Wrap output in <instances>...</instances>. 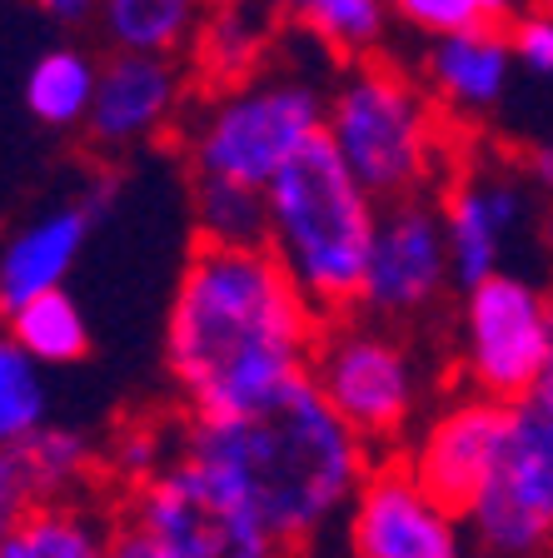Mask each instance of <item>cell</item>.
Returning a JSON list of instances; mask_svg holds the SVG:
<instances>
[{
	"label": "cell",
	"instance_id": "cell-1",
	"mask_svg": "<svg viewBox=\"0 0 553 558\" xmlns=\"http://www.w3.org/2000/svg\"><path fill=\"white\" fill-rule=\"evenodd\" d=\"M324 314L269 250L195 244L165 319V364L190 418H230L310 369Z\"/></svg>",
	"mask_w": 553,
	"mask_h": 558
},
{
	"label": "cell",
	"instance_id": "cell-2",
	"mask_svg": "<svg viewBox=\"0 0 553 558\" xmlns=\"http://www.w3.org/2000/svg\"><path fill=\"white\" fill-rule=\"evenodd\" d=\"M184 453L219 469L254 504L285 554L354 509L374 469V449L314 389L310 369L230 418H190Z\"/></svg>",
	"mask_w": 553,
	"mask_h": 558
},
{
	"label": "cell",
	"instance_id": "cell-3",
	"mask_svg": "<svg viewBox=\"0 0 553 558\" xmlns=\"http://www.w3.org/2000/svg\"><path fill=\"white\" fill-rule=\"evenodd\" d=\"M269 205V255L279 259L294 290L324 314L339 319L364 304V275L380 230V199L345 170L329 140H310L275 185L265 190Z\"/></svg>",
	"mask_w": 553,
	"mask_h": 558
},
{
	"label": "cell",
	"instance_id": "cell-4",
	"mask_svg": "<svg viewBox=\"0 0 553 558\" xmlns=\"http://www.w3.org/2000/svg\"><path fill=\"white\" fill-rule=\"evenodd\" d=\"M324 140L380 205L414 199L434 174L438 125L424 90L389 60H354L339 75L324 110Z\"/></svg>",
	"mask_w": 553,
	"mask_h": 558
},
{
	"label": "cell",
	"instance_id": "cell-5",
	"mask_svg": "<svg viewBox=\"0 0 553 558\" xmlns=\"http://www.w3.org/2000/svg\"><path fill=\"white\" fill-rule=\"evenodd\" d=\"M329 100L320 85L294 75H265V81L230 85L205 105V116L190 130V170L195 180L240 185L265 195L275 174L294 155L324 135Z\"/></svg>",
	"mask_w": 553,
	"mask_h": 558
},
{
	"label": "cell",
	"instance_id": "cell-6",
	"mask_svg": "<svg viewBox=\"0 0 553 558\" xmlns=\"http://www.w3.org/2000/svg\"><path fill=\"white\" fill-rule=\"evenodd\" d=\"M120 523L145 534L165 558H285V544L265 529L254 504L190 453L151 484L130 488Z\"/></svg>",
	"mask_w": 553,
	"mask_h": 558
},
{
	"label": "cell",
	"instance_id": "cell-7",
	"mask_svg": "<svg viewBox=\"0 0 553 558\" xmlns=\"http://www.w3.org/2000/svg\"><path fill=\"white\" fill-rule=\"evenodd\" d=\"M479 558H543L553 548V395L508 404L504 449L484 499L464 519Z\"/></svg>",
	"mask_w": 553,
	"mask_h": 558
},
{
	"label": "cell",
	"instance_id": "cell-8",
	"mask_svg": "<svg viewBox=\"0 0 553 558\" xmlns=\"http://www.w3.org/2000/svg\"><path fill=\"white\" fill-rule=\"evenodd\" d=\"M310 379L369 449L399 444L419 409V369L409 349L389 329L349 314L324 319V335L310 354Z\"/></svg>",
	"mask_w": 553,
	"mask_h": 558
},
{
	"label": "cell",
	"instance_id": "cell-9",
	"mask_svg": "<svg viewBox=\"0 0 553 558\" xmlns=\"http://www.w3.org/2000/svg\"><path fill=\"white\" fill-rule=\"evenodd\" d=\"M464 379L479 399L519 404L539 389L553 349V304L519 275H494L464 290Z\"/></svg>",
	"mask_w": 553,
	"mask_h": 558
},
{
	"label": "cell",
	"instance_id": "cell-10",
	"mask_svg": "<svg viewBox=\"0 0 553 558\" xmlns=\"http://www.w3.org/2000/svg\"><path fill=\"white\" fill-rule=\"evenodd\" d=\"M354 558H469V529L434 494L419 488L404 459H374L354 509H349Z\"/></svg>",
	"mask_w": 553,
	"mask_h": 558
},
{
	"label": "cell",
	"instance_id": "cell-11",
	"mask_svg": "<svg viewBox=\"0 0 553 558\" xmlns=\"http://www.w3.org/2000/svg\"><path fill=\"white\" fill-rule=\"evenodd\" d=\"M504 424L508 404H494V399L479 395L454 399L414 434V444L404 449V464H409V474L419 478L424 494H434L449 513L469 519V509L484 499L489 478H494L498 449H504Z\"/></svg>",
	"mask_w": 553,
	"mask_h": 558
},
{
	"label": "cell",
	"instance_id": "cell-12",
	"mask_svg": "<svg viewBox=\"0 0 553 558\" xmlns=\"http://www.w3.org/2000/svg\"><path fill=\"white\" fill-rule=\"evenodd\" d=\"M454 279L449 265V230L444 209H434L424 195L380 205L374 255L364 275V304L380 314H414Z\"/></svg>",
	"mask_w": 553,
	"mask_h": 558
},
{
	"label": "cell",
	"instance_id": "cell-13",
	"mask_svg": "<svg viewBox=\"0 0 553 558\" xmlns=\"http://www.w3.org/2000/svg\"><path fill=\"white\" fill-rule=\"evenodd\" d=\"M529 215V195L504 170H464L444 199V230H449V265L464 290L504 275V234L519 230Z\"/></svg>",
	"mask_w": 553,
	"mask_h": 558
},
{
	"label": "cell",
	"instance_id": "cell-14",
	"mask_svg": "<svg viewBox=\"0 0 553 558\" xmlns=\"http://www.w3.org/2000/svg\"><path fill=\"white\" fill-rule=\"evenodd\" d=\"M175 105H180V65L175 56H125L120 50L110 65H100L91 105V135L100 145H135L151 140L155 130L170 125Z\"/></svg>",
	"mask_w": 553,
	"mask_h": 558
},
{
	"label": "cell",
	"instance_id": "cell-15",
	"mask_svg": "<svg viewBox=\"0 0 553 558\" xmlns=\"http://www.w3.org/2000/svg\"><path fill=\"white\" fill-rule=\"evenodd\" d=\"M95 225V199L91 205H60L25 230L11 234V244L0 250V310L11 314L21 304L56 294L65 284L70 265L81 259L85 234Z\"/></svg>",
	"mask_w": 553,
	"mask_h": 558
},
{
	"label": "cell",
	"instance_id": "cell-16",
	"mask_svg": "<svg viewBox=\"0 0 553 558\" xmlns=\"http://www.w3.org/2000/svg\"><path fill=\"white\" fill-rule=\"evenodd\" d=\"M514 75V46L498 25H473L459 35H438L424 50V81L459 116H484L504 100Z\"/></svg>",
	"mask_w": 553,
	"mask_h": 558
},
{
	"label": "cell",
	"instance_id": "cell-17",
	"mask_svg": "<svg viewBox=\"0 0 553 558\" xmlns=\"http://www.w3.org/2000/svg\"><path fill=\"white\" fill-rule=\"evenodd\" d=\"M110 544L116 523L75 499H50L25 513L21 529L0 544V558H110Z\"/></svg>",
	"mask_w": 553,
	"mask_h": 558
},
{
	"label": "cell",
	"instance_id": "cell-18",
	"mask_svg": "<svg viewBox=\"0 0 553 558\" xmlns=\"http://www.w3.org/2000/svg\"><path fill=\"white\" fill-rule=\"evenodd\" d=\"M200 0H100L105 35L125 56H175L200 31Z\"/></svg>",
	"mask_w": 553,
	"mask_h": 558
},
{
	"label": "cell",
	"instance_id": "cell-19",
	"mask_svg": "<svg viewBox=\"0 0 553 558\" xmlns=\"http://www.w3.org/2000/svg\"><path fill=\"white\" fill-rule=\"evenodd\" d=\"M5 335H11L40 369H46V364H75V360H85V349H91L85 310L70 300L65 290L40 294V300L11 310L5 314Z\"/></svg>",
	"mask_w": 553,
	"mask_h": 558
},
{
	"label": "cell",
	"instance_id": "cell-20",
	"mask_svg": "<svg viewBox=\"0 0 553 558\" xmlns=\"http://www.w3.org/2000/svg\"><path fill=\"white\" fill-rule=\"evenodd\" d=\"M100 65L81 50H50L25 75V105L40 125H81L91 120Z\"/></svg>",
	"mask_w": 553,
	"mask_h": 558
},
{
	"label": "cell",
	"instance_id": "cell-21",
	"mask_svg": "<svg viewBox=\"0 0 553 558\" xmlns=\"http://www.w3.org/2000/svg\"><path fill=\"white\" fill-rule=\"evenodd\" d=\"M50 424L46 369L0 329V453H15Z\"/></svg>",
	"mask_w": 553,
	"mask_h": 558
},
{
	"label": "cell",
	"instance_id": "cell-22",
	"mask_svg": "<svg viewBox=\"0 0 553 558\" xmlns=\"http://www.w3.org/2000/svg\"><path fill=\"white\" fill-rule=\"evenodd\" d=\"M195 230H200V244L265 250L269 244V205L260 190L195 180Z\"/></svg>",
	"mask_w": 553,
	"mask_h": 558
},
{
	"label": "cell",
	"instance_id": "cell-23",
	"mask_svg": "<svg viewBox=\"0 0 553 558\" xmlns=\"http://www.w3.org/2000/svg\"><path fill=\"white\" fill-rule=\"evenodd\" d=\"M15 453H21V464H25V474H31V488L40 504L75 499V488H81L95 469L91 439H85L81 429H65V424H46V429Z\"/></svg>",
	"mask_w": 553,
	"mask_h": 558
},
{
	"label": "cell",
	"instance_id": "cell-24",
	"mask_svg": "<svg viewBox=\"0 0 553 558\" xmlns=\"http://www.w3.org/2000/svg\"><path fill=\"white\" fill-rule=\"evenodd\" d=\"M304 21L335 56H349L354 65V60H369V50L384 40L389 0H314Z\"/></svg>",
	"mask_w": 553,
	"mask_h": 558
},
{
	"label": "cell",
	"instance_id": "cell-25",
	"mask_svg": "<svg viewBox=\"0 0 553 558\" xmlns=\"http://www.w3.org/2000/svg\"><path fill=\"white\" fill-rule=\"evenodd\" d=\"M165 434L170 429H165L160 418H135V424H125V429L116 434V444H110V464H116V474L125 478L130 488L151 484V478L165 474L175 459H184V439L165 444Z\"/></svg>",
	"mask_w": 553,
	"mask_h": 558
},
{
	"label": "cell",
	"instance_id": "cell-26",
	"mask_svg": "<svg viewBox=\"0 0 553 558\" xmlns=\"http://www.w3.org/2000/svg\"><path fill=\"white\" fill-rule=\"evenodd\" d=\"M260 56V25L244 21L240 11H219L209 21V35H205V60L215 70L219 81H235L250 70V60Z\"/></svg>",
	"mask_w": 553,
	"mask_h": 558
},
{
	"label": "cell",
	"instance_id": "cell-27",
	"mask_svg": "<svg viewBox=\"0 0 553 558\" xmlns=\"http://www.w3.org/2000/svg\"><path fill=\"white\" fill-rule=\"evenodd\" d=\"M394 11L404 15L409 25H419L424 35H459V31H473L479 21V5L473 0H389Z\"/></svg>",
	"mask_w": 553,
	"mask_h": 558
},
{
	"label": "cell",
	"instance_id": "cell-28",
	"mask_svg": "<svg viewBox=\"0 0 553 558\" xmlns=\"http://www.w3.org/2000/svg\"><path fill=\"white\" fill-rule=\"evenodd\" d=\"M508 46H514V60L533 75L549 81L553 75V15L543 11H524L519 21L508 25Z\"/></svg>",
	"mask_w": 553,
	"mask_h": 558
},
{
	"label": "cell",
	"instance_id": "cell-29",
	"mask_svg": "<svg viewBox=\"0 0 553 558\" xmlns=\"http://www.w3.org/2000/svg\"><path fill=\"white\" fill-rule=\"evenodd\" d=\"M35 504H40V499H35L21 453H0V544L21 529V519L35 509Z\"/></svg>",
	"mask_w": 553,
	"mask_h": 558
},
{
	"label": "cell",
	"instance_id": "cell-30",
	"mask_svg": "<svg viewBox=\"0 0 553 558\" xmlns=\"http://www.w3.org/2000/svg\"><path fill=\"white\" fill-rule=\"evenodd\" d=\"M110 558H165V554L145 534H135L130 523H116V544H110Z\"/></svg>",
	"mask_w": 553,
	"mask_h": 558
},
{
	"label": "cell",
	"instance_id": "cell-31",
	"mask_svg": "<svg viewBox=\"0 0 553 558\" xmlns=\"http://www.w3.org/2000/svg\"><path fill=\"white\" fill-rule=\"evenodd\" d=\"M50 21H85L91 11H100V0H35Z\"/></svg>",
	"mask_w": 553,
	"mask_h": 558
},
{
	"label": "cell",
	"instance_id": "cell-32",
	"mask_svg": "<svg viewBox=\"0 0 553 558\" xmlns=\"http://www.w3.org/2000/svg\"><path fill=\"white\" fill-rule=\"evenodd\" d=\"M473 5H479V21L484 25H504V21H519L529 0H473Z\"/></svg>",
	"mask_w": 553,
	"mask_h": 558
},
{
	"label": "cell",
	"instance_id": "cell-33",
	"mask_svg": "<svg viewBox=\"0 0 553 558\" xmlns=\"http://www.w3.org/2000/svg\"><path fill=\"white\" fill-rule=\"evenodd\" d=\"M533 180H539V185L553 195V145H543V150L533 155Z\"/></svg>",
	"mask_w": 553,
	"mask_h": 558
},
{
	"label": "cell",
	"instance_id": "cell-34",
	"mask_svg": "<svg viewBox=\"0 0 553 558\" xmlns=\"http://www.w3.org/2000/svg\"><path fill=\"white\" fill-rule=\"evenodd\" d=\"M269 11H285V15H310L314 0H265Z\"/></svg>",
	"mask_w": 553,
	"mask_h": 558
},
{
	"label": "cell",
	"instance_id": "cell-35",
	"mask_svg": "<svg viewBox=\"0 0 553 558\" xmlns=\"http://www.w3.org/2000/svg\"><path fill=\"white\" fill-rule=\"evenodd\" d=\"M539 244L549 250V259H553V215H543V225H539Z\"/></svg>",
	"mask_w": 553,
	"mask_h": 558
},
{
	"label": "cell",
	"instance_id": "cell-36",
	"mask_svg": "<svg viewBox=\"0 0 553 558\" xmlns=\"http://www.w3.org/2000/svg\"><path fill=\"white\" fill-rule=\"evenodd\" d=\"M200 5H215V11H240L244 0H200Z\"/></svg>",
	"mask_w": 553,
	"mask_h": 558
},
{
	"label": "cell",
	"instance_id": "cell-37",
	"mask_svg": "<svg viewBox=\"0 0 553 558\" xmlns=\"http://www.w3.org/2000/svg\"><path fill=\"white\" fill-rule=\"evenodd\" d=\"M529 11H543V15H553V0H529Z\"/></svg>",
	"mask_w": 553,
	"mask_h": 558
}]
</instances>
